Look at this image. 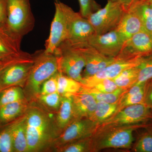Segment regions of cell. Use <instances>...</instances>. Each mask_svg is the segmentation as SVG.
Returning a JSON list of instances; mask_svg holds the SVG:
<instances>
[{"label": "cell", "mask_w": 152, "mask_h": 152, "mask_svg": "<svg viewBox=\"0 0 152 152\" xmlns=\"http://www.w3.org/2000/svg\"><path fill=\"white\" fill-rule=\"evenodd\" d=\"M25 124L28 152L50 151L58 137L53 114L31 102L25 113Z\"/></svg>", "instance_id": "1"}, {"label": "cell", "mask_w": 152, "mask_h": 152, "mask_svg": "<svg viewBox=\"0 0 152 152\" xmlns=\"http://www.w3.org/2000/svg\"><path fill=\"white\" fill-rule=\"evenodd\" d=\"M34 62L24 86L25 97L29 102L35 101L39 95L41 86L47 80L58 72V56L45 50L34 54Z\"/></svg>", "instance_id": "2"}, {"label": "cell", "mask_w": 152, "mask_h": 152, "mask_svg": "<svg viewBox=\"0 0 152 152\" xmlns=\"http://www.w3.org/2000/svg\"><path fill=\"white\" fill-rule=\"evenodd\" d=\"M34 62V54L22 50L0 60V91L12 86L23 88Z\"/></svg>", "instance_id": "3"}, {"label": "cell", "mask_w": 152, "mask_h": 152, "mask_svg": "<svg viewBox=\"0 0 152 152\" xmlns=\"http://www.w3.org/2000/svg\"><path fill=\"white\" fill-rule=\"evenodd\" d=\"M34 25L29 0H7L5 28L9 32L22 40Z\"/></svg>", "instance_id": "4"}, {"label": "cell", "mask_w": 152, "mask_h": 152, "mask_svg": "<svg viewBox=\"0 0 152 152\" xmlns=\"http://www.w3.org/2000/svg\"><path fill=\"white\" fill-rule=\"evenodd\" d=\"M138 126L130 125L96 131L91 137V152L107 148H129L134 141L133 132Z\"/></svg>", "instance_id": "5"}, {"label": "cell", "mask_w": 152, "mask_h": 152, "mask_svg": "<svg viewBox=\"0 0 152 152\" xmlns=\"http://www.w3.org/2000/svg\"><path fill=\"white\" fill-rule=\"evenodd\" d=\"M126 9L122 3L108 0L103 8L91 14L87 18L96 34H103L117 28Z\"/></svg>", "instance_id": "6"}, {"label": "cell", "mask_w": 152, "mask_h": 152, "mask_svg": "<svg viewBox=\"0 0 152 152\" xmlns=\"http://www.w3.org/2000/svg\"><path fill=\"white\" fill-rule=\"evenodd\" d=\"M64 8L67 21L68 33L66 39L63 43L74 47L88 44L90 39L96 34L89 21L65 4Z\"/></svg>", "instance_id": "7"}, {"label": "cell", "mask_w": 152, "mask_h": 152, "mask_svg": "<svg viewBox=\"0 0 152 152\" xmlns=\"http://www.w3.org/2000/svg\"><path fill=\"white\" fill-rule=\"evenodd\" d=\"M58 56V72L80 83L86 59L80 50L65 43L62 44L55 53Z\"/></svg>", "instance_id": "8"}, {"label": "cell", "mask_w": 152, "mask_h": 152, "mask_svg": "<svg viewBox=\"0 0 152 152\" xmlns=\"http://www.w3.org/2000/svg\"><path fill=\"white\" fill-rule=\"evenodd\" d=\"M151 117L149 107L146 104L127 106L100 123L96 131L115 127L137 125L145 121Z\"/></svg>", "instance_id": "9"}, {"label": "cell", "mask_w": 152, "mask_h": 152, "mask_svg": "<svg viewBox=\"0 0 152 152\" xmlns=\"http://www.w3.org/2000/svg\"><path fill=\"white\" fill-rule=\"evenodd\" d=\"M99 124L90 118L74 120L52 143L50 151L80 139L92 137Z\"/></svg>", "instance_id": "10"}, {"label": "cell", "mask_w": 152, "mask_h": 152, "mask_svg": "<svg viewBox=\"0 0 152 152\" xmlns=\"http://www.w3.org/2000/svg\"><path fill=\"white\" fill-rule=\"evenodd\" d=\"M55 13L51 25L50 35L45 44V51L55 53L59 47L66 41L68 25L64 5L59 0H54Z\"/></svg>", "instance_id": "11"}, {"label": "cell", "mask_w": 152, "mask_h": 152, "mask_svg": "<svg viewBox=\"0 0 152 152\" xmlns=\"http://www.w3.org/2000/svg\"><path fill=\"white\" fill-rule=\"evenodd\" d=\"M142 58H129L118 55L113 62L94 75L83 78L80 82L83 88H91L95 84L105 79H113L123 71L139 64Z\"/></svg>", "instance_id": "12"}, {"label": "cell", "mask_w": 152, "mask_h": 152, "mask_svg": "<svg viewBox=\"0 0 152 152\" xmlns=\"http://www.w3.org/2000/svg\"><path fill=\"white\" fill-rule=\"evenodd\" d=\"M127 40L115 29L103 34L95 35L90 39L88 44L104 56L115 58L119 54Z\"/></svg>", "instance_id": "13"}, {"label": "cell", "mask_w": 152, "mask_h": 152, "mask_svg": "<svg viewBox=\"0 0 152 152\" xmlns=\"http://www.w3.org/2000/svg\"><path fill=\"white\" fill-rule=\"evenodd\" d=\"M119 55L129 58H144L151 56V35L145 30L137 33L125 42Z\"/></svg>", "instance_id": "14"}, {"label": "cell", "mask_w": 152, "mask_h": 152, "mask_svg": "<svg viewBox=\"0 0 152 152\" xmlns=\"http://www.w3.org/2000/svg\"><path fill=\"white\" fill-rule=\"evenodd\" d=\"M75 47H77L80 50L86 59L85 70L82 74L83 78L94 75L113 62L115 60V58H110L102 54L88 44Z\"/></svg>", "instance_id": "15"}, {"label": "cell", "mask_w": 152, "mask_h": 152, "mask_svg": "<svg viewBox=\"0 0 152 152\" xmlns=\"http://www.w3.org/2000/svg\"><path fill=\"white\" fill-rule=\"evenodd\" d=\"M72 96L74 119H91L97 104V101L93 95L81 89Z\"/></svg>", "instance_id": "16"}, {"label": "cell", "mask_w": 152, "mask_h": 152, "mask_svg": "<svg viewBox=\"0 0 152 152\" xmlns=\"http://www.w3.org/2000/svg\"><path fill=\"white\" fill-rule=\"evenodd\" d=\"M53 120L58 136L75 120L72 96H62L59 108L53 114Z\"/></svg>", "instance_id": "17"}, {"label": "cell", "mask_w": 152, "mask_h": 152, "mask_svg": "<svg viewBox=\"0 0 152 152\" xmlns=\"http://www.w3.org/2000/svg\"><path fill=\"white\" fill-rule=\"evenodd\" d=\"M30 102L25 99L0 106V127L15 121L27 110Z\"/></svg>", "instance_id": "18"}, {"label": "cell", "mask_w": 152, "mask_h": 152, "mask_svg": "<svg viewBox=\"0 0 152 152\" xmlns=\"http://www.w3.org/2000/svg\"><path fill=\"white\" fill-rule=\"evenodd\" d=\"M116 29L127 40L134 35L144 30L138 15L127 8Z\"/></svg>", "instance_id": "19"}, {"label": "cell", "mask_w": 152, "mask_h": 152, "mask_svg": "<svg viewBox=\"0 0 152 152\" xmlns=\"http://www.w3.org/2000/svg\"><path fill=\"white\" fill-rule=\"evenodd\" d=\"M21 41L9 32L5 26L0 27V60L20 53Z\"/></svg>", "instance_id": "20"}, {"label": "cell", "mask_w": 152, "mask_h": 152, "mask_svg": "<svg viewBox=\"0 0 152 152\" xmlns=\"http://www.w3.org/2000/svg\"><path fill=\"white\" fill-rule=\"evenodd\" d=\"M146 83L136 84L129 88L118 102V108L115 113L127 106L142 103L145 97Z\"/></svg>", "instance_id": "21"}, {"label": "cell", "mask_w": 152, "mask_h": 152, "mask_svg": "<svg viewBox=\"0 0 152 152\" xmlns=\"http://www.w3.org/2000/svg\"><path fill=\"white\" fill-rule=\"evenodd\" d=\"M127 8L138 15L144 29L151 35L152 34V8L148 0H134Z\"/></svg>", "instance_id": "22"}, {"label": "cell", "mask_w": 152, "mask_h": 152, "mask_svg": "<svg viewBox=\"0 0 152 152\" xmlns=\"http://www.w3.org/2000/svg\"><path fill=\"white\" fill-rule=\"evenodd\" d=\"M25 120V114L17 120L13 130L14 152H28Z\"/></svg>", "instance_id": "23"}, {"label": "cell", "mask_w": 152, "mask_h": 152, "mask_svg": "<svg viewBox=\"0 0 152 152\" xmlns=\"http://www.w3.org/2000/svg\"><path fill=\"white\" fill-rule=\"evenodd\" d=\"M62 98V96L56 92L48 94L39 95L33 102L49 113L54 114L59 108Z\"/></svg>", "instance_id": "24"}, {"label": "cell", "mask_w": 152, "mask_h": 152, "mask_svg": "<svg viewBox=\"0 0 152 152\" xmlns=\"http://www.w3.org/2000/svg\"><path fill=\"white\" fill-rule=\"evenodd\" d=\"M82 88L80 82L59 72L58 73V92L62 96H72L80 92Z\"/></svg>", "instance_id": "25"}, {"label": "cell", "mask_w": 152, "mask_h": 152, "mask_svg": "<svg viewBox=\"0 0 152 152\" xmlns=\"http://www.w3.org/2000/svg\"><path fill=\"white\" fill-rule=\"evenodd\" d=\"M138 65L125 70L112 80L118 88L125 89L129 88L135 84L137 80L139 74Z\"/></svg>", "instance_id": "26"}, {"label": "cell", "mask_w": 152, "mask_h": 152, "mask_svg": "<svg viewBox=\"0 0 152 152\" xmlns=\"http://www.w3.org/2000/svg\"><path fill=\"white\" fill-rule=\"evenodd\" d=\"M118 106V102L115 103H108L104 102H97L96 110L91 119L96 122L99 124L115 113Z\"/></svg>", "instance_id": "27"}, {"label": "cell", "mask_w": 152, "mask_h": 152, "mask_svg": "<svg viewBox=\"0 0 152 152\" xmlns=\"http://www.w3.org/2000/svg\"><path fill=\"white\" fill-rule=\"evenodd\" d=\"M25 99H26L23 88L20 87H9L0 91V106Z\"/></svg>", "instance_id": "28"}, {"label": "cell", "mask_w": 152, "mask_h": 152, "mask_svg": "<svg viewBox=\"0 0 152 152\" xmlns=\"http://www.w3.org/2000/svg\"><path fill=\"white\" fill-rule=\"evenodd\" d=\"M18 119L0 127V152H14L13 130Z\"/></svg>", "instance_id": "29"}, {"label": "cell", "mask_w": 152, "mask_h": 152, "mask_svg": "<svg viewBox=\"0 0 152 152\" xmlns=\"http://www.w3.org/2000/svg\"><path fill=\"white\" fill-rule=\"evenodd\" d=\"M82 90L86 91L92 95L97 102H104L108 103H115L118 102L122 96L127 89L118 88L111 93H102L92 89L83 88Z\"/></svg>", "instance_id": "30"}, {"label": "cell", "mask_w": 152, "mask_h": 152, "mask_svg": "<svg viewBox=\"0 0 152 152\" xmlns=\"http://www.w3.org/2000/svg\"><path fill=\"white\" fill-rule=\"evenodd\" d=\"M91 137L75 141L57 148L53 151L57 152H91Z\"/></svg>", "instance_id": "31"}, {"label": "cell", "mask_w": 152, "mask_h": 152, "mask_svg": "<svg viewBox=\"0 0 152 152\" xmlns=\"http://www.w3.org/2000/svg\"><path fill=\"white\" fill-rule=\"evenodd\" d=\"M138 67L139 68L138 77L136 84L146 83L152 79V55L142 58Z\"/></svg>", "instance_id": "32"}, {"label": "cell", "mask_w": 152, "mask_h": 152, "mask_svg": "<svg viewBox=\"0 0 152 152\" xmlns=\"http://www.w3.org/2000/svg\"><path fill=\"white\" fill-rule=\"evenodd\" d=\"M80 7V13L87 18L91 14L101 8L100 6L95 0H78Z\"/></svg>", "instance_id": "33"}, {"label": "cell", "mask_w": 152, "mask_h": 152, "mask_svg": "<svg viewBox=\"0 0 152 152\" xmlns=\"http://www.w3.org/2000/svg\"><path fill=\"white\" fill-rule=\"evenodd\" d=\"M118 88L112 79H105L98 82L91 88L102 93H111Z\"/></svg>", "instance_id": "34"}, {"label": "cell", "mask_w": 152, "mask_h": 152, "mask_svg": "<svg viewBox=\"0 0 152 152\" xmlns=\"http://www.w3.org/2000/svg\"><path fill=\"white\" fill-rule=\"evenodd\" d=\"M58 72L44 82L41 86L39 95H46L58 92Z\"/></svg>", "instance_id": "35"}, {"label": "cell", "mask_w": 152, "mask_h": 152, "mask_svg": "<svg viewBox=\"0 0 152 152\" xmlns=\"http://www.w3.org/2000/svg\"><path fill=\"white\" fill-rule=\"evenodd\" d=\"M137 152H152V134H146L140 138L134 147Z\"/></svg>", "instance_id": "36"}, {"label": "cell", "mask_w": 152, "mask_h": 152, "mask_svg": "<svg viewBox=\"0 0 152 152\" xmlns=\"http://www.w3.org/2000/svg\"><path fill=\"white\" fill-rule=\"evenodd\" d=\"M7 19V0H0V27L5 26Z\"/></svg>", "instance_id": "37"}, {"label": "cell", "mask_w": 152, "mask_h": 152, "mask_svg": "<svg viewBox=\"0 0 152 152\" xmlns=\"http://www.w3.org/2000/svg\"><path fill=\"white\" fill-rule=\"evenodd\" d=\"M110 1H113L119 2L122 3L126 7H128L132 4L134 0H110Z\"/></svg>", "instance_id": "38"}, {"label": "cell", "mask_w": 152, "mask_h": 152, "mask_svg": "<svg viewBox=\"0 0 152 152\" xmlns=\"http://www.w3.org/2000/svg\"><path fill=\"white\" fill-rule=\"evenodd\" d=\"M147 105L152 107V88L150 90L149 92L148 93L146 98Z\"/></svg>", "instance_id": "39"}, {"label": "cell", "mask_w": 152, "mask_h": 152, "mask_svg": "<svg viewBox=\"0 0 152 152\" xmlns=\"http://www.w3.org/2000/svg\"><path fill=\"white\" fill-rule=\"evenodd\" d=\"M148 2L149 4L150 5L151 7L152 8V0H148Z\"/></svg>", "instance_id": "40"}, {"label": "cell", "mask_w": 152, "mask_h": 152, "mask_svg": "<svg viewBox=\"0 0 152 152\" xmlns=\"http://www.w3.org/2000/svg\"><path fill=\"white\" fill-rule=\"evenodd\" d=\"M151 37H152V34H151Z\"/></svg>", "instance_id": "41"}]
</instances>
